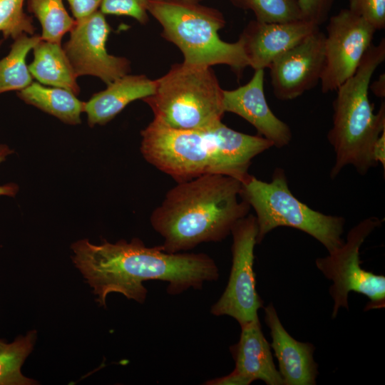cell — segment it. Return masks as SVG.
<instances>
[{
	"instance_id": "6da1fadb",
	"label": "cell",
	"mask_w": 385,
	"mask_h": 385,
	"mask_svg": "<svg viewBox=\"0 0 385 385\" xmlns=\"http://www.w3.org/2000/svg\"><path fill=\"white\" fill-rule=\"evenodd\" d=\"M71 249L73 263L103 307L112 292L143 303L148 294L145 281L166 282L167 292L175 295L190 288L201 289L205 282L219 278L215 262L206 254L168 253L161 245L146 247L138 238L115 243L104 240L100 245L84 239L73 243Z\"/></svg>"
},
{
	"instance_id": "7a4b0ae2",
	"label": "cell",
	"mask_w": 385,
	"mask_h": 385,
	"mask_svg": "<svg viewBox=\"0 0 385 385\" xmlns=\"http://www.w3.org/2000/svg\"><path fill=\"white\" fill-rule=\"evenodd\" d=\"M144 159L177 183L207 174L243 182L252 160L273 147L266 138L236 131L220 122L199 130H177L154 120L140 132Z\"/></svg>"
},
{
	"instance_id": "3957f363",
	"label": "cell",
	"mask_w": 385,
	"mask_h": 385,
	"mask_svg": "<svg viewBox=\"0 0 385 385\" xmlns=\"http://www.w3.org/2000/svg\"><path fill=\"white\" fill-rule=\"evenodd\" d=\"M241 190V181L222 174L178 183L150 218L153 228L163 238V250L178 253L225 239L250 209Z\"/></svg>"
},
{
	"instance_id": "277c9868",
	"label": "cell",
	"mask_w": 385,
	"mask_h": 385,
	"mask_svg": "<svg viewBox=\"0 0 385 385\" xmlns=\"http://www.w3.org/2000/svg\"><path fill=\"white\" fill-rule=\"evenodd\" d=\"M385 60V39L371 44L356 72L337 90L333 101V124L327 134L335 159L329 176L334 179L346 166L361 175L377 165L373 159L374 143L385 130V104L376 113L369 98L371 79Z\"/></svg>"
},
{
	"instance_id": "5b68a950",
	"label": "cell",
	"mask_w": 385,
	"mask_h": 385,
	"mask_svg": "<svg viewBox=\"0 0 385 385\" xmlns=\"http://www.w3.org/2000/svg\"><path fill=\"white\" fill-rule=\"evenodd\" d=\"M147 9L161 25L162 36L181 51L184 63L227 65L238 76L249 66L240 38L233 43L220 38L218 31L226 21L218 9L180 0H148Z\"/></svg>"
},
{
	"instance_id": "8992f818",
	"label": "cell",
	"mask_w": 385,
	"mask_h": 385,
	"mask_svg": "<svg viewBox=\"0 0 385 385\" xmlns=\"http://www.w3.org/2000/svg\"><path fill=\"white\" fill-rule=\"evenodd\" d=\"M154 120L170 128L205 130L222 122L223 89L210 66L175 63L155 80L153 94L143 99Z\"/></svg>"
},
{
	"instance_id": "52a82bcc",
	"label": "cell",
	"mask_w": 385,
	"mask_h": 385,
	"mask_svg": "<svg viewBox=\"0 0 385 385\" xmlns=\"http://www.w3.org/2000/svg\"><path fill=\"white\" fill-rule=\"evenodd\" d=\"M241 197L255 212L257 244L279 227L301 230L319 242L329 253L342 246L345 219L313 210L296 197L283 169L274 170L270 182L250 175L242 182Z\"/></svg>"
},
{
	"instance_id": "ba28073f",
	"label": "cell",
	"mask_w": 385,
	"mask_h": 385,
	"mask_svg": "<svg viewBox=\"0 0 385 385\" xmlns=\"http://www.w3.org/2000/svg\"><path fill=\"white\" fill-rule=\"evenodd\" d=\"M376 217H367L349 231L343 245L324 257L316 260L317 267L332 282L329 294L334 300L332 318L340 308L349 309L348 296L355 292L369 299L364 310L385 307V277L361 267L359 250L367 237L381 225Z\"/></svg>"
},
{
	"instance_id": "9c48e42d",
	"label": "cell",
	"mask_w": 385,
	"mask_h": 385,
	"mask_svg": "<svg viewBox=\"0 0 385 385\" xmlns=\"http://www.w3.org/2000/svg\"><path fill=\"white\" fill-rule=\"evenodd\" d=\"M232 266L227 286L219 299L211 307L215 316L227 315L241 326L258 317L263 301L256 289L253 270L254 249L257 245L255 216L247 215L232 227Z\"/></svg>"
},
{
	"instance_id": "30bf717a",
	"label": "cell",
	"mask_w": 385,
	"mask_h": 385,
	"mask_svg": "<svg viewBox=\"0 0 385 385\" xmlns=\"http://www.w3.org/2000/svg\"><path fill=\"white\" fill-rule=\"evenodd\" d=\"M376 30L348 8L331 16L324 41L322 93L336 91L358 68Z\"/></svg>"
},
{
	"instance_id": "8fae6325",
	"label": "cell",
	"mask_w": 385,
	"mask_h": 385,
	"mask_svg": "<svg viewBox=\"0 0 385 385\" xmlns=\"http://www.w3.org/2000/svg\"><path fill=\"white\" fill-rule=\"evenodd\" d=\"M69 32L70 37L63 48L77 77L92 76L108 85L128 74L130 61L107 51L111 27L99 9L76 20Z\"/></svg>"
},
{
	"instance_id": "7c38bea8",
	"label": "cell",
	"mask_w": 385,
	"mask_h": 385,
	"mask_svg": "<svg viewBox=\"0 0 385 385\" xmlns=\"http://www.w3.org/2000/svg\"><path fill=\"white\" fill-rule=\"evenodd\" d=\"M324 41L325 34L319 29L272 62L271 84L278 100L295 99L320 82Z\"/></svg>"
},
{
	"instance_id": "4fadbf2b",
	"label": "cell",
	"mask_w": 385,
	"mask_h": 385,
	"mask_svg": "<svg viewBox=\"0 0 385 385\" xmlns=\"http://www.w3.org/2000/svg\"><path fill=\"white\" fill-rule=\"evenodd\" d=\"M240 327L238 342L230 348L235 362L234 370L227 376L209 380L205 384L248 385L261 380L267 385H284L259 319Z\"/></svg>"
},
{
	"instance_id": "5bb4252c",
	"label": "cell",
	"mask_w": 385,
	"mask_h": 385,
	"mask_svg": "<svg viewBox=\"0 0 385 385\" xmlns=\"http://www.w3.org/2000/svg\"><path fill=\"white\" fill-rule=\"evenodd\" d=\"M265 70L257 69L246 84L233 90H223L225 112L235 113L252 125L258 135L277 148L292 140L289 126L270 109L264 91Z\"/></svg>"
},
{
	"instance_id": "9a60e30c",
	"label": "cell",
	"mask_w": 385,
	"mask_h": 385,
	"mask_svg": "<svg viewBox=\"0 0 385 385\" xmlns=\"http://www.w3.org/2000/svg\"><path fill=\"white\" fill-rule=\"evenodd\" d=\"M319 29V26L304 19L280 23L255 19L247 24L239 38L249 66L265 70L276 58Z\"/></svg>"
},
{
	"instance_id": "2e32d148",
	"label": "cell",
	"mask_w": 385,
	"mask_h": 385,
	"mask_svg": "<svg viewBox=\"0 0 385 385\" xmlns=\"http://www.w3.org/2000/svg\"><path fill=\"white\" fill-rule=\"evenodd\" d=\"M265 322L270 329L271 348L277 359L284 385H314L318 365L314 346L294 339L284 328L272 304L265 307Z\"/></svg>"
},
{
	"instance_id": "e0dca14e",
	"label": "cell",
	"mask_w": 385,
	"mask_h": 385,
	"mask_svg": "<svg viewBox=\"0 0 385 385\" xmlns=\"http://www.w3.org/2000/svg\"><path fill=\"white\" fill-rule=\"evenodd\" d=\"M155 90V80L145 75L126 74L117 78L85 102L88 124L93 127L108 123L129 103L151 96Z\"/></svg>"
},
{
	"instance_id": "ac0fdd59",
	"label": "cell",
	"mask_w": 385,
	"mask_h": 385,
	"mask_svg": "<svg viewBox=\"0 0 385 385\" xmlns=\"http://www.w3.org/2000/svg\"><path fill=\"white\" fill-rule=\"evenodd\" d=\"M32 50L34 59L28 67L33 78L78 95V77L61 43L41 39Z\"/></svg>"
},
{
	"instance_id": "d6986e66",
	"label": "cell",
	"mask_w": 385,
	"mask_h": 385,
	"mask_svg": "<svg viewBox=\"0 0 385 385\" xmlns=\"http://www.w3.org/2000/svg\"><path fill=\"white\" fill-rule=\"evenodd\" d=\"M19 98L29 105L36 107L64 123H81V114L84 103L76 95L58 87H46L39 83L32 82L26 88L18 91Z\"/></svg>"
},
{
	"instance_id": "ffe728a7",
	"label": "cell",
	"mask_w": 385,
	"mask_h": 385,
	"mask_svg": "<svg viewBox=\"0 0 385 385\" xmlns=\"http://www.w3.org/2000/svg\"><path fill=\"white\" fill-rule=\"evenodd\" d=\"M41 40L40 35L23 34L11 46L9 53L0 60V94L21 91L32 83L26 60L29 51Z\"/></svg>"
},
{
	"instance_id": "44dd1931",
	"label": "cell",
	"mask_w": 385,
	"mask_h": 385,
	"mask_svg": "<svg viewBox=\"0 0 385 385\" xmlns=\"http://www.w3.org/2000/svg\"><path fill=\"white\" fill-rule=\"evenodd\" d=\"M36 339L32 330L25 336H19L13 342L0 350V385H33L38 382L21 374V368L31 352Z\"/></svg>"
},
{
	"instance_id": "7402d4cb",
	"label": "cell",
	"mask_w": 385,
	"mask_h": 385,
	"mask_svg": "<svg viewBox=\"0 0 385 385\" xmlns=\"http://www.w3.org/2000/svg\"><path fill=\"white\" fill-rule=\"evenodd\" d=\"M28 6L41 24L42 40L61 43L75 24L63 0H28Z\"/></svg>"
},
{
	"instance_id": "603a6c76",
	"label": "cell",
	"mask_w": 385,
	"mask_h": 385,
	"mask_svg": "<svg viewBox=\"0 0 385 385\" xmlns=\"http://www.w3.org/2000/svg\"><path fill=\"white\" fill-rule=\"evenodd\" d=\"M235 7L251 11L255 20L280 23L302 19L297 0H229Z\"/></svg>"
},
{
	"instance_id": "cb8c5ba5",
	"label": "cell",
	"mask_w": 385,
	"mask_h": 385,
	"mask_svg": "<svg viewBox=\"0 0 385 385\" xmlns=\"http://www.w3.org/2000/svg\"><path fill=\"white\" fill-rule=\"evenodd\" d=\"M25 0H0V32L14 40L23 34L34 35L32 18L24 11Z\"/></svg>"
},
{
	"instance_id": "d4e9b609",
	"label": "cell",
	"mask_w": 385,
	"mask_h": 385,
	"mask_svg": "<svg viewBox=\"0 0 385 385\" xmlns=\"http://www.w3.org/2000/svg\"><path fill=\"white\" fill-rule=\"evenodd\" d=\"M148 1L102 0L99 10L105 15L129 16L141 24H145L149 20Z\"/></svg>"
},
{
	"instance_id": "484cf974",
	"label": "cell",
	"mask_w": 385,
	"mask_h": 385,
	"mask_svg": "<svg viewBox=\"0 0 385 385\" xmlns=\"http://www.w3.org/2000/svg\"><path fill=\"white\" fill-rule=\"evenodd\" d=\"M348 9L376 31L385 27V0H349Z\"/></svg>"
},
{
	"instance_id": "4316f807",
	"label": "cell",
	"mask_w": 385,
	"mask_h": 385,
	"mask_svg": "<svg viewBox=\"0 0 385 385\" xmlns=\"http://www.w3.org/2000/svg\"><path fill=\"white\" fill-rule=\"evenodd\" d=\"M302 19L318 26L329 18L335 0H297Z\"/></svg>"
},
{
	"instance_id": "83f0119b",
	"label": "cell",
	"mask_w": 385,
	"mask_h": 385,
	"mask_svg": "<svg viewBox=\"0 0 385 385\" xmlns=\"http://www.w3.org/2000/svg\"><path fill=\"white\" fill-rule=\"evenodd\" d=\"M102 0H67L75 20L94 13L100 8Z\"/></svg>"
},
{
	"instance_id": "f1b7e54d",
	"label": "cell",
	"mask_w": 385,
	"mask_h": 385,
	"mask_svg": "<svg viewBox=\"0 0 385 385\" xmlns=\"http://www.w3.org/2000/svg\"><path fill=\"white\" fill-rule=\"evenodd\" d=\"M13 150L4 144H0V163L5 160L7 155L13 153ZM19 191V186L14 183L0 185V195L14 197Z\"/></svg>"
},
{
	"instance_id": "f546056e",
	"label": "cell",
	"mask_w": 385,
	"mask_h": 385,
	"mask_svg": "<svg viewBox=\"0 0 385 385\" xmlns=\"http://www.w3.org/2000/svg\"><path fill=\"white\" fill-rule=\"evenodd\" d=\"M372 156L375 163H380L385 169V130L379 136L372 149Z\"/></svg>"
},
{
	"instance_id": "4dcf8cb0",
	"label": "cell",
	"mask_w": 385,
	"mask_h": 385,
	"mask_svg": "<svg viewBox=\"0 0 385 385\" xmlns=\"http://www.w3.org/2000/svg\"><path fill=\"white\" fill-rule=\"evenodd\" d=\"M369 90L377 97L384 98L385 96V76L384 73L381 74L378 79L370 83Z\"/></svg>"
},
{
	"instance_id": "1f68e13d",
	"label": "cell",
	"mask_w": 385,
	"mask_h": 385,
	"mask_svg": "<svg viewBox=\"0 0 385 385\" xmlns=\"http://www.w3.org/2000/svg\"><path fill=\"white\" fill-rule=\"evenodd\" d=\"M6 343L0 339V350L6 346Z\"/></svg>"
},
{
	"instance_id": "d6a6232c",
	"label": "cell",
	"mask_w": 385,
	"mask_h": 385,
	"mask_svg": "<svg viewBox=\"0 0 385 385\" xmlns=\"http://www.w3.org/2000/svg\"><path fill=\"white\" fill-rule=\"evenodd\" d=\"M180 1H190V2H197L200 3L202 0H180Z\"/></svg>"
},
{
	"instance_id": "836d02e7",
	"label": "cell",
	"mask_w": 385,
	"mask_h": 385,
	"mask_svg": "<svg viewBox=\"0 0 385 385\" xmlns=\"http://www.w3.org/2000/svg\"><path fill=\"white\" fill-rule=\"evenodd\" d=\"M3 42H4V40H3V39H1V40H0V47H1V46L2 45Z\"/></svg>"
}]
</instances>
